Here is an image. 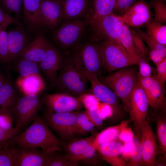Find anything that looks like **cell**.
I'll list each match as a JSON object with an SVG mask.
<instances>
[{"label": "cell", "instance_id": "cell-27", "mask_svg": "<svg viewBox=\"0 0 166 166\" xmlns=\"http://www.w3.org/2000/svg\"><path fill=\"white\" fill-rule=\"evenodd\" d=\"M18 99L13 85L6 81L0 87V113L12 115Z\"/></svg>", "mask_w": 166, "mask_h": 166}, {"label": "cell", "instance_id": "cell-33", "mask_svg": "<svg viewBox=\"0 0 166 166\" xmlns=\"http://www.w3.org/2000/svg\"><path fill=\"white\" fill-rule=\"evenodd\" d=\"M16 69L19 76L24 77L33 74H39L38 63L21 58H18Z\"/></svg>", "mask_w": 166, "mask_h": 166}, {"label": "cell", "instance_id": "cell-12", "mask_svg": "<svg viewBox=\"0 0 166 166\" xmlns=\"http://www.w3.org/2000/svg\"><path fill=\"white\" fill-rule=\"evenodd\" d=\"M40 13L42 30L55 29L63 22V9L59 0H41Z\"/></svg>", "mask_w": 166, "mask_h": 166}, {"label": "cell", "instance_id": "cell-10", "mask_svg": "<svg viewBox=\"0 0 166 166\" xmlns=\"http://www.w3.org/2000/svg\"><path fill=\"white\" fill-rule=\"evenodd\" d=\"M149 104L145 92L138 81L130 96L128 111L137 129L146 122Z\"/></svg>", "mask_w": 166, "mask_h": 166}, {"label": "cell", "instance_id": "cell-37", "mask_svg": "<svg viewBox=\"0 0 166 166\" xmlns=\"http://www.w3.org/2000/svg\"><path fill=\"white\" fill-rule=\"evenodd\" d=\"M22 0H0L1 7L9 13H13L18 20L22 16Z\"/></svg>", "mask_w": 166, "mask_h": 166}, {"label": "cell", "instance_id": "cell-3", "mask_svg": "<svg viewBox=\"0 0 166 166\" xmlns=\"http://www.w3.org/2000/svg\"><path fill=\"white\" fill-rule=\"evenodd\" d=\"M89 23V18L63 22L53 32V39L65 52L72 53L81 45V41Z\"/></svg>", "mask_w": 166, "mask_h": 166}, {"label": "cell", "instance_id": "cell-13", "mask_svg": "<svg viewBox=\"0 0 166 166\" xmlns=\"http://www.w3.org/2000/svg\"><path fill=\"white\" fill-rule=\"evenodd\" d=\"M151 6L145 0H139L122 16L128 26L138 28L146 26L153 21Z\"/></svg>", "mask_w": 166, "mask_h": 166}, {"label": "cell", "instance_id": "cell-41", "mask_svg": "<svg viewBox=\"0 0 166 166\" xmlns=\"http://www.w3.org/2000/svg\"><path fill=\"white\" fill-rule=\"evenodd\" d=\"M132 40L137 52L141 57L145 58L148 53V49L141 36L135 30L130 28Z\"/></svg>", "mask_w": 166, "mask_h": 166}, {"label": "cell", "instance_id": "cell-26", "mask_svg": "<svg viewBox=\"0 0 166 166\" xmlns=\"http://www.w3.org/2000/svg\"><path fill=\"white\" fill-rule=\"evenodd\" d=\"M134 30L147 45L150 58L156 66L166 58V45L157 42L139 28Z\"/></svg>", "mask_w": 166, "mask_h": 166}, {"label": "cell", "instance_id": "cell-35", "mask_svg": "<svg viewBox=\"0 0 166 166\" xmlns=\"http://www.w3.org/2000/svg\"><path fill=\"white\" fill-rule=\"evenodd\" d=\"M11 24L7 23L0 25V61L5 63L11 61L9 57L8 47L7 28Z\"/></svg>", "mask_w": 166, "mask_h": 166}, {"label": "cell", "instance_id": "cell-51", "mask_svg": "<svg viewBox=\"0 0 166 166\" xmlns=\"http://www.w3.org/2000/svg\"><path fill=\"white\" fill-rule=\"evenodd\" d=\"M134 137L131 128L127 127L121 131L118 136L120 139L124 143L130 141Z\"/></svg>", "mask_w": 166, "mask_h": 166}, {"label": "cell", "instance_id": "cell-48", "mask_svg": "<svg viewBox=\"0 0 166 166\" xmlns=\"http://www.w3.org/2000/svg\"><path fill=\"white\" fill-rule=\"evenodd\" d=\"M7 23L22 26L18 20L15 17H13L8 14L4 12L2 9L0 8V25Z\"/></svg>", "mask_w": 166, "mask_h": 166}, {"label": "cell", "instance_id": "cell-1", "mask_svg": "<svg viewBox=\"0 0 166 166\" xmlns=\"http://www.w3.org/2000/svg\"><path fill=\"white\" fill-rule=\"evenodd\" d=\"M62 142L38 115L25 131L8 141L10 145L40 148L45 154L62 150Z\"/></svg>", "mask_w": 166, "mask_h": 166}, {"label": "cell", "instance_id": "cell-31", "mask_svg": "<svg viewBox=\"0 0 166 166\" xmlns=\"http://www.w3.org/2000/svg\"><path fill=\"white\" fill-rule=\"evenodd\" d=\"M56 151L46 154L45 156V166H77L78 164L73 163L61 152Z\"/></svg>", "mask_w": 166, "mask_h": 166}, {"label": "cell", "instance_id": "cell-4", "mask_svg": "<svg viewBox=\"0 0 166 166\" xmlns=\"http://www.w3.org/2000/svg\"><path fill=\"white\" fill-rule=\"evenodd\" d=\"M125 68L98 78L121 99L125 109L128 111L131 93L138 80L135 71Z\"/></svg>", "mask_w": 166, "mask_h": 166}, {"label": "cell", "instance_id": "cell-6", "mask_svg": "<svg viewBox=\"0 0 166 166\" xmlns=\"http://www.w3.org/2000/svg\"><path fill=\"white\" fill-rule=\"evenodd\" d=\"M70 55L83 73L101 76L103 67L99 42H87Z\"/></svg>", "mask_w": 166, "mask_h": 166}, {"label": "cell", "instance_id": "cell-7", "mask_svg": "<svg viewBox=\"0 0 166 166\" xmlns=\"http://www.w3.org/2000/svg\"><path fill=\"white\" fill-rule=\"evenodd\" d=\"M78 111L56 113L46 111L44 120L49 127L64 141H68L77 134L76 122Z\"/></svg>", "mask_w": 166, "mask_h": 166}, {"label": "cell", "instance_id": "cell-24", "mask_svg": "<svg viewBox=\"0 0 166 166\" xmlns=\"http://www.w3.org/2000/svg\"><path fill=\"white\" fill-rule=\"evenodd\" d=\"M123 144L116 140L102 144L96 148L101 155L102 159L112 165L124 166L127 165L123 159L120 157L121 154Z\"/></svg>", "mask_w": 166, "mask_h": 166}, {"label": "cell", "instance_id": "cell-15", "mask_svg": "<svg viewBox=\"0 0 166 166\" xmlns=\"http://www.w3.org/2000/svg\"><path fill=\"white\" fill-rule=\"evenodd\" d=\"M65 56L49 42L45 58L39 63V67L48 80L53 84Z\"/></svg>", "mask_w": 166, "mask_h": 166}, {"label": "cell", "instance_id": "cell-38", "mask_svg": "<svg viewBox=\"0 0 166 166\" xmlns=\"http://www.w3.org/2000/svg\"><path fill=\"white\" fill-rule=\"evenodd\" d=\"M132 147L129 159L132 166L142 164V150L141 141L133 137L131 140Z\"/></svg>", "mask_w": 166, "mask_h": 166}, {"label": "cell", "instance_id": "cell-2", "mask_svg": "<svg viewBox=\"0 0 166 166\" xmlns=\"http://www.w3.org/2000/svg\"><path fill=\"white\" fill-rule=\"evenodd\" d=\"M88 80L71 55L65 56L53 84L58 92L79 97L90 93Z\"/></svg>", "mask_w": 166, "mask_h": 166}, {"label": "cell", "instance_id": "cell-17", "mask_svg": "<svg viewBox=\"0 0 166 166\" xmlns=\"http://www.w3.org/2000/svg\"><path fill=\"white\" fill-rule=\"evenodd\" d=\"M8 47L11 61L17 59L32 41L22 26H17L7 32Z\"/></svg>", "mask_w": 166, "mask_h": 166}, {"label": "cell", "instance_id": "cell-40", "mask_svg": "<svg viewBox=\"0 0 166 166\" xmlns=\"http://www.w3.org/2000/svg\"><path fill=\"white\" fill-rule=\"evenodd\" d=\"M150 4L154 9L155 16L153 21L161 24L166 22V5L162 0H151Z\"/></svg>", "mask_w": 166, "mask_h": 166}, {"label": "cell", "instance_id": "cell-39", "mask_svg": "<svg viewBox=\"0 0 166 166\" xmlns=\"http://www.w3.org/2000/svg\"><path fill=\"white\" fill-rule=\"evenodd\" d=\"M0 166H17L15 145H7L0 155Z\"/></svg>", "mask_w": 166, "mask_h": 166}, {"label": "cell", "instance_id": "cell-30", "mask_svg": "<svg viewBox=\"0 0 166 166\" xmlns=\"http://www.w3.org/2000/svg\"><path fill=\"white\" fill-rule=\"evenodd\" d=\"M115 0H93V13L90 19H93L113 12Z\"/></svg>", "mask_w": 166, "mask_h": 166}, {"label": "cell", "instance_id": "cell-47", "mask_svg": "<svg viewBox=\"0 0 166 166\" xmlns=\"http://www.w3.org/2000/svg\"><path fill=\"white\" fill-rule=\"evenodd\" d=\"M156 66L157 74L155 76L164 87L166 81V58Z\"/></svg>", "mask_w": 166, "mask_h": 166}, {"label": "cell", "instance_id": "cell-53", "mask_svg": "<svg viewBox=\"0 0 166 166\" xmlns=\"http://www.w3.org/2000/svg\"><path fill=\"white\" fill-rule=\"evenodd\" d=\"M8 144L7 142L0 143V155L4 150L6 146Z\"/></svg>", "mask_w": 166, "mask_h": 166}, {"label": "cell", "instance_id": "cell-45", "mask_svg": "<svg viewBox=\"0 0 166 166\" xmlns=\"http://www.w3.org/2000/svg\"><path fill=\"white\" fill-rule=\"evenodd\" d=\"M145 58L141 57L138 63L139 71L137 75L138 77L145 78L152 75L151 67L147 62Z\"/></svg>", "mask_w": 166, "mask_h": 166}, {"label": "cell", "instance_id": "cell-50", "mask_svg": "<svg viewBox=\"0 0 166 166\" xmlns=\"http://www.w3.org/2000/svg\"><path fill=\"white\" fill-rule=\"evenodd\" d=\"M92 142L88 145L80 161L90 160L95 156L97 150L93 145Z\"/></svg>", "mask_w": 166, "mask_h": 166}, {"label": "cell", "instance_id": "cell-29", "mask_svg": "<svg viewBox=\"0 0 166 166\" xmlns=\"http://www.w3.org/2000/svg\"><path fill=\"white\" fill-rule=\"evenodd\" d=\"M122 46L124 49L130 59L133 65L138 64L141 58L134 45L131 34L130 28L125 23L120 38Z\"/></svg>", "mask_w": 166, "mask_h": 166}, {"label": "cell", "instance_id": "cell-5", "mask_svg": "<svg viewBox=\"0 0 166 166\" xmlns=\"http://www.w3.org/2000/svg\"><path fill=\"white\" fill-rule=\"evenodd\" d=\"M124 23L122 16L113 12L90 19V24L94 33V41L98 42H109L122 46L120 38Z\"/></svg>", "mask_w": 166, "mask_h": 166}, {"label": "cell", "instance_id": "cell-42", "mask_svg": "<svg viewBox=\"0 0 166 166\" xmlns=\"http://www.w3.org/2000/svg\"><path fill=\"white\" fill-rule=\"evenodd\" d=\"M85 112L95 126L98 127L102 125L103 119L98 105L93 106Z\"/></svg>", "mask_w": 166, "mask_h": 166}, {"label": "cell", "instance_id": "cell-8", "mask_svg": "<svg viewBox=\"0 0 166 166\" xmlns=\"http://www.w3.org/2000/svg\"><path fill=\"white\" fill-rule=\"evenodd\" d=\"M99 44L103 68L107 72L134 65L122 46L106 42Z\"/></svg>", "mask_w": 166, "mask_h": 166}, {"label": "cell", "instance_id": "cell-14", "mask_svg": "<svg viewBox=\"0 0 166 166\" xmlns=\"http://www.w3.org/2000/svg\"><path fill=\"white\" fill-rule=\"evenodd\" d=\"M138 81L143 89L149 105L156 109H162L165 106L164 87L155 76L145 78L138 77Z\"/></svg>", "mask_w": 166, "mask_h": 166}, {"label": "cell", "instance_id": "cell-55", "mask_svg": "<svg viewBox=\"0 0 166 166\" xmlns=\"http://www.w3.org/2000/svg\"><path fill=\"white\" fill-rule=\"evenodd\" d=\"M0 8L2 9V8H1V6L0 5Z\"/></svg>", "mask_w": 166, "mask_h": 166}, {"label": "cell", "instance_id": "cell-34", "mask_svg": "<svg viewBox=\"0 0 166 166\" xmlns=\"http://www.w3.org/2000/svg\"><path fill=\"white\" fill-rule=\"evenodd\" d=\"M95 126L85 111H78L76 122L77 134L83 135L91 132Z\"/></svg>", "mask_w": 166, "mask_h": 166}, {"label": "cell", "instance_id": "cell-44", "mask_svg": "<svg viewBox=\"0 0 166 166\" xmlns=\"http://www.w3.org/2000/svg\"><path fill=\"white\" fill-rule=\"evenodd\" d=\"M79 97L83 106L86 109L93 106L98 105L100 103V101L93 94L90 93L84 94Z\"/></svg>", "mask_w": 166, "mask_h": 166}, {"label": "cell", "instance_id": "cell-49", "mask_svg": "<svg viewBox=\"0 0 166 166\" xmlns=\"http://www.w3.org/2000/svg\"><path fill=\"white\" fill-rule=\"evenodd\" d=\"M98 106L103 120L109 118L113 115L114 110L110 105L100 102Z\"/></svg>", "mask_w": 166, "mask_h": 166}, {"label": "cell", "instance_id": "cell-28", "mask_svg": "<svg viewBox=\"0 0 166 166\" xmlns=\"http://www.w3.org/2000/svg\"><path fill=\"white\" fill-rule=\"evenodd\" d=\"M128 121H123L120 124L109 127L98 133L93 141V146L96 148L104 143L117 139L121 131L127 127Z\"/></svg>", "mask_w": 166, "mask_h": 166}, {"label": "cell", "instance_id": "cell-36", "mask_svg": "<svg viewBox=\"0 0 166 166\" xmlns=\"http://www.w3.org/2000/svg\"><path fill=\"white\" fill-rule=\"evenodd\" d=\"M157 138L160 148L164 156L166 153V121L164 117L159 116L156 118Z\"/></svg>", "mask_w": 166, "mask_h": 166}, {"label": "cell", "instance_id": "cell-16", "mask_svg": "<svg viewBox=\"0 0 166 166\" xmlns=\"http://www.w3.org/2000/svg\"><path fill=\"white\" fill-rule=\"evenodd\" d=\"M62 7L63 22L89 18L93 13V0H59Z\"/></svg>", "mask_w": 166, "mask_h": 166}, {"label": "cell", "instance_id": "cell-19", "mask_svg": "<svg viewBox=\"0 0 166 166\" xmlns=\"http://www.w3.org/2000/svg\"><path fill=\"white\" fill-rule=\"evenodd\" d=\"M41 0H22V19L27 29L32 32L42 30L40 7Z\"/></svg>", "mask_w": 166, "mask_h": 166}, {"label": "cell", "instance_id": "cell-18", "mask_svg": "<svg viewBox=\"0 0 166 166\" xmlns=\"http://www.w3.org/2000/svg\"><path fill=\"white\" fill-rule=\"evenodd\" d=\"M142 133L140 140L142 150V164L152 166L155 163L157 151L156 138L152 128L146 121L140 130Z\"/></svg>", "mask_w": 166, "mask_h": 166}, {"label": "cell", "instance_id": "cell-9", "mask_svg": "<svg viewBox=\"0 0 166 166\" xmlns=\"http://www.w3.org/2000/svg\"><path fill=\"white\" fill-rule=\"evenodd\" d=\"M41 104L38 95H25L18 99L12 112L16 121L15 127L21 132L32 122L37 115Z\"/></svg>", "mask_w": 166, "mask_h": 166}, {"label": "cell", "instance_id": "cell-22", "mask_svg": "<svg viewBox=\"0 0 166 166\" xmlns=\"http://www.w3.org/2000/svg\"><path fill=\"white\" fill-rule=\"evenodd\" d=\"M91 85L90 93L93 94L102 102L110 105L113 108L117 106L118 98L116 94L110 88L103 84L96 75L83 73Z\"/></svg>", "mask_w": 166, "mask_h": 166}, {"label": "cell", "instance_id": "cell-52", "mask_svg": "<svg viewBox=\"0 0 166 166\" xmlns=\"http://www.w3.org/2000/svg\"><path fill=\"white\" fill-rule=\"evenodd\" d=\"M5 76L3 73L0 74V87L6 81Z\"/></svg>", "mask_w": 166, "mask_h": 166}, {"label": "cell", "instance_id": "cell-32", "mask_svg": "<svg viewBox=\"0 0 166 166\" xmlns=\"http://www.w3.org/2000/svg\"><path fill=\"white\" fill-rule=\"evenodd\" d=\"M146 33L157 42L166 45V26L153 21L146 26Z\"/></svg>", "mask_w": 166, "mask_h": 166}, {"label": "cell", "instance_id": "cell-23", "mask_svg": "<svg viewBox=\"0 0 166 166\" xmlns=\"http://www.w3.org/2000/svg\"><path fill=\"white\" fill-rule=\"evenodd\" d=\"M95 136L63 141L62 150L66 157L70 161L78 164L87 147L93 141Z\"/></svg>", "mask_w": 166, "mask_h": 166}, {"label": "cell", "instance_id": "cell-54", "mask_svg": "<svg viewBox=\"0 0 166 166\" xmlns=\"http://www.w3.org/2000/svg\"><path fill=\"white\" fill-rule=\"evenodd\" d=\"M165 3H166V0H162Z\"/></svg>", "mask_w": 166, "mask_h": 166}, {"label": "cell", "instance_id": "cell-46", "mask_svg": "<svg viewBox=\"0 0 166 166\" xmlns=\"http://www.w3.org/2000/svg\"><path fill=\"white\" fill-rule=\"evenodd\" d=\"M136 0H115L114 10L122 15L136 2Z\"/></svg>", "mask_w": 166, "mask_h": 166}, {"label": "cell", "instance_id": "cell-25", "mask_svg": "<svg viewBox=\"0 0 166 166\" xmlns=\"http://www.w3.org/2000/svg\"><path fill=\"white\" fill-rule=\"evenodd\" d=\"M16 85L25 95H38L45 88V82L39 74H33L26 76H19Z\"/></svg>", "mask_w": 166, "mask_h": 166}, {"label": "cell", "instance_id": "cell-21", "mask_svg": "<svg viewBox=\"0 0 166 166\" xmlns=\"http://www.w3.org/2000/svg\"><path fill=\"white\" fill-rule=\"evenodd\" d=\"M17 166H45V154L40 148L15 145Z\"/></svg>", "mask_w": 166, "mask_h": 166}, {"label": "cell", "instance_id": "cell-11", "mask_svg": "<svg viewBox=\"0 0 166 166\" xmlns=\"http://www.w3.org/2000/svg\"><path fill=\"white\" fill-rule=\"evenodd\" d=\"M44 101L47 111L56 113L78 110L83 106L79 97L60 92L46 94Z\"/></svg>", "mask_w": 166, "mask_h": 166}, {"label": "cell", "instance_id": "cell-43", "mask_svg": "<svg viewBox=\"0 0 166 166\" xmlns=\"http://www.w3.org/2000/svg\"><path fill=\"white\" fill-rule=\"evenodd\" d=\"M20 132L15 127L5 128L0 127V143L8 142L18 135Z\"/></svg>", "mask_w": 166, "mask_h": 166}, {"label": "cell", "instance_id": "cell-20", "mask_svg": "<svg viewBox=\"0 0 166 166\" xmlns=\"http://www.w3.org/2000/svg\"><path fill=\"white\" fill-rule=\"evenodd\" d=\"M49 42L44 35L38 32L18 58L39 63L46 56Z\"/></svg>", "mask_w": 166, "mask_h": 166}]
</instances>
